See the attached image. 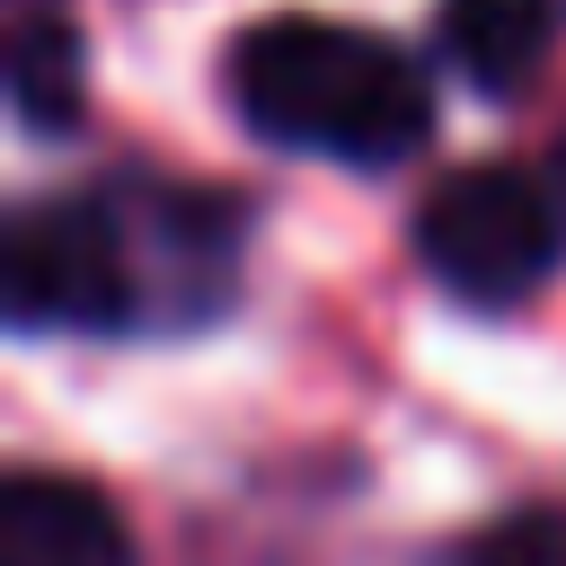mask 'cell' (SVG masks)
I'll use <instances>...</instances> for the list:
<instances>
[{
  "mask_svg": "<svg viewBox=\"0 0 566 566\" xmlns=\"http://www.w3.org/2000/svg\"><path fill=\"white\" fill-rule=\"evenodd\" d=\"M248 203L177 177H97L9 221V318L80 336L195 327L239 283Z\"/></svg>",
  "mask_w": 566,
  "mask_h": 566,
  "instance_id": "obj_1",
  "label": "cell"
},
{
  "mask_svg": "<svg viewBox=\"0 0 566 566\" xmlns=\"http://www.w3.org/2000/svg\"><path fill=\"white\" fill-rule=\"evenodd\" d=\"M230 106L301 159L389 168L433 133V71L345 18H265L230 44Z\"/></svg>",
  "mask_w": 566,
  "mask_h": 566,
  "instance_id": "obj_2",
  "label": "cell"
},
{
  "mask_svg": "<svg viewBox=\"0 0 566 566\" xmlns=\"http://www.w3.org/2000/svg\"><path fill=\"white\" fill-rule=\"evenodd\" d=\"M416 256L460 301H522L566 256V195L557 177L513 168V159L451 168L416 212Z\"/></svg>",
  "mask_w": 566,
  "mask_h": 566,
  "instance_id": "obj_3",
  "label": "cell"
},
{
  "mask_svg": "<svg viewBox=\"0 0 566 566\" xmlns=\"http://www.w3.org/2000/svg\"><path fill=\"white\" fill-rule=\"evenodd\" d=\"M0 566H133V539L97 486L27 469L0 495Z\"/></svg>",
  "mask_w": 566,
  "mask_h": 566,
  "instance_id": "obj_4",
  "label": "cell"
},
{
  "mask_svg": "<svg viewBox=\"0 0 566 566\" xmlns=\"http://www.w3.org/2000/svg\"><path fill=\"white\" fill-rule=\"evenodd\" d=\"M566 35V0H442V62L469 80V88H522L548 44Z\"/></svg>",
  "mask_w": 566,
  "mask_h": 566,
  "instance_id": "obj_5",
  "label": "cell"
},
{
  "mask_svg": "<svg viewBox=\"0 0 566 566\" xmlns=\"http://www.w3.org/2000/svg\"><path fill=\"white\" fill-rule=\"evenodd\" d=\"M9 80H18V115L27 124H71L80 115V27L62 0H18L9 27Z\"/></svg>",
  "mask_w": 566,
  "mask_h": 566,
  "instance_id": "obj_6",
  "label": "cell"
},
{
  "mask_svg": "<svg viewBox=\"0 0 566 566\" xmlns=\"http://www.w3.org/2000/svg\"><path fill=\"white\" fill-rule=\"evenodd\" d=\"M433 566H566V504H522L451 539Z\"/></svg>",
  "mask_w": 566,
  "mask_h": 566,
  "instance_id": "obj_7",
  "label": "cell"
},
{
  "mask_svg": "<svg viewBox=\"0 0 566 566\" xmlns=\"http://www.w3.org/2000/svg\"><path fill=\"white\" fill-rule=\"evenodd\" d=\"M548 177H557V195H566V142H557V159H548Z\"/></svg>",
  "mask_w": 566,
  "mask_h": 566,
  "instance_id": "obj_8",
  "label": "cell"
}]
</instances>
